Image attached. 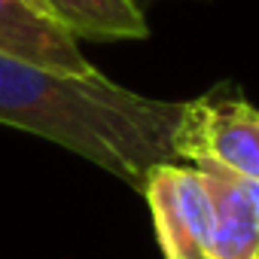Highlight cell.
<instances>
[{"label":"cell","instance_id":"obj_1","mask_svg":"<svg viewBox=\"0 0 259 259\" xmlns=\"http://www.w3.org/2000/svg\"><path fill=\"white\" fill-rule=\"evenodd\" d=\"M183 101L128 92L104 73H67L0 55V125L46 138L138 192L156 165L177 162Z\"/></svg>","mask_w":259,"mask_h":259},{"label":"cell","instance_id":"obj_2","mask_svg":"<svg viewBox=\"0 0 259 259\" xmlns=\"http://www.w3.org/2000/svg\"><path fill=\"white\" fill-rule=\"evenodd\" d=\"M174 153L198 171L223 168L259 183V110L229 85L183 101Z\"/></svg>","mask_w":259,"mask_h":259},{"label":"cell","instance_id":"obj_3","mask_svg":"<svg viewBox=\"0 0 259 259\" xmlns=\"http://www.w3.org/2000/svg\"><path fill=\"white\" fill-rule=\"evenodd\" d=\"M141 195L147 198L165 259H210L213 210L207 186L192 165H156Z\"/></svg>","mask_w":259,"mask_h":259},{"label":"cell","instance_id":"obj_4","mask_svg":"<svg viewBox=\"0 0 259 259\" xmlns=\"http://www.w3.org/2000/svg\"><path fill=\"white\" fill-rule=\"evenodd\" d=\"M0 55L67 73H92L76 37L25 0H0Z\"/></svg>","mask_w":259,"mask_h":259},{"label":"cell","instance_id":"obj_5","mask_svg":"<svg viewBox=\"0 0 259 259\" xmlns=\"http://www.w3.org/2000/svg\"><path fill=\"white\" fill-rule=\"evenodd\" d=\"M198 174L213 210L210 259H259V220L247 195V177L223 168H201Z\"/></svg>","mask_w":259,"mask_h":259},{"label":"cell","instance_id":"obj_6","mask_svg":"<svg viewBox=\"0 0 259 259\" xmlns=\"http://www.w3.org/2000/svg\"><path fill=\"white\" fill-rule=\"evenodd\" d=\"M46 13L76 40H144L150 25L135 0H43Z\"/></svg>","mask_w":259,"mask_h":259},{"label":"cell","instance_id":"obj_7","mask_svg":"<svg viewBox=\"0 0 259 259\" xmlns=\"http://www.w3.org/2000/svg\"><path fill=\"white\" fill-rule=\"evenodd\" d=\"M25 4H31L34 10H40L43 16H49V13H46V7H43V0H25ZM49 19H52V16H49Z\"/></svg>","mask_w":259,"mask_h":259},{"label":"cell","instance_id":"obj_8","mask_svg":"<svg viewBox=\"0 0 259 259\" xmlns=\"http://www.w3.org/2000/svg\"><path fill=\"white\" fill-rule=\"evenodd\" d=\"M135 4H138V7H141V10H144V7H147V4H159V0H135Z\"/></svg>","mask_w":259,"mask_h":259}]
</instances>
